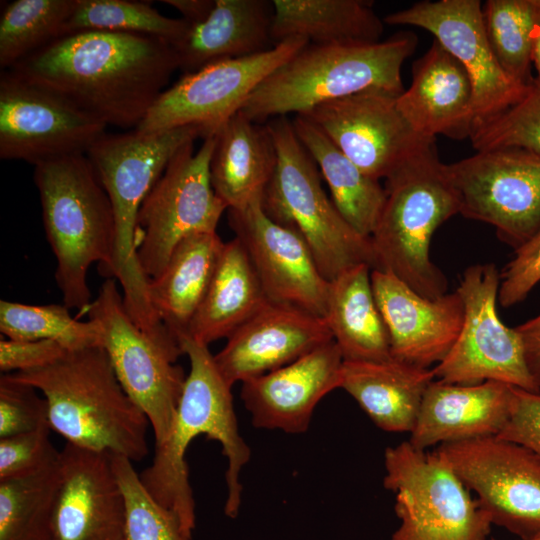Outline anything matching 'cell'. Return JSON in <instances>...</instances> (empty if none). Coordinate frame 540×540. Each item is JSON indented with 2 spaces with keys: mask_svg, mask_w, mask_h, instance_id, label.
I'll use <instances>...</instances> for the list:
<instances>
[{
  "mask_svg": "<svg viewBox=\"0 0 540 540\" xmlns=\"http://www.w3.org/2000/svg\"><path fill=\"white\" fill-rule=\"evenodd\" d=\"M8 70L106 126L135 129L179 67L172 45L163 39L80 31L59 37Z\"/></svg>",
  "mask_w": 540,
  "mask_h": 540,
  "instance_id": "obj_1",
  "label": "cell"
},
{
  "mask_svg": "<svg viewBox=\"0 0 540 540\" xmlns=\"http://www.w3.org/2000/svg\"><path fill=\"white\" fill-rule=\"evenodd\" d=\"M190 370L167 439L155 447L151 464L139 477L146 490L172 511L191 536L195 528V501L185 460L193 438L216 440L227 459V496L224 513L235 518L241 505L240 473L250 459V448L241 436L231 386L224 380L208 346L184 335L178 339Z\"/></svg>",
  "mask_w": 540,
  "mask_h": 540,
  "instance_id": "obj_2",
  "label": "cell"
},
{
  "mask_svg": "<svg viewBox=\"0 0 540 540\" xmlns=\"http://www.w3.org/2000/svg\"><path fill=\"white\" fill-rule=\"evenodd\" d=\"M205 136L206 130L199 125L151 133L136 129L106 132L86 153L114 214L115 244L108 278L121 285L123 303L133 322L161 348L171 344L172 336L149 299L150 279L137 256V218L142 203L173 156L184 145Z\"/></svg>",
  "mask_w": 540,
  "mask_h": 540,
  "instance_id": "obj_3",
  "label": "cell"
},
{
  "mask_svg": "<svg viewBox=\"0 0 540 540\" xmlns=\"http://www.w3.org/2000/svg\"><path fill=\"white\" fill-rule=\"evenodd\" d=\"M9 375L42 393L50 428L67 443L132 462L147 456L149 421L123 390L103 346L67 351L46 366Z\"/></svg>",
  "mask_w": 540,
  "mask_h": 540,
  "instance_id": "obj_4",
  "label": "cell"
},
{
  "mask_svg": "<svg viewBox=\"0 0 540 540\" xmlns=\"http://www.w3.org/2000/svg\"><path fill=\"white\" fill-rule=\"evenodd\" d=\"M416 46L411 32L372 44L308 43L254 89L240 112L264 124L370 89L401 95L402 65Z\"/></svg>",
  "mask_w": 540,
  "mask_h": 540,
  "instance_id": "obj_5",
  "label": "cell"
},
{
  "mask_svg": "<svg viewBox=\"0 0 540 540\" xmlns=\"http://www.w3.org/2000/svg\"><path fill=\"white\" fill-rule=\"evenodd\" d=\"M33 179L63 304L84 312L92 302L90 266L98 263L106 278L112 266L115 221L109 196L86 154L40 163L34 166Z\"/></svg>",
  "mask_w": 540,
  "mask_h": 540,
  "instance_id": "obj_6",
  "label": "cell"
},
{
  "mask_svg": "<svg viewBox=\"0 0 540 540\" xmlns=\"http://www.w3.org/2000/svg\"><path fill=\"white\" fill-rule=\"evenodd\" d=\"M435 144L385 179L386 200L370 237L375 267L395 275L418 294L435 299L448 293V281L430 258L436 229L459 214Z\"/></svg>",
  "mask_w": 540,
  "mask_h": 540,
  "instance_id": "obj_7",
  "label": "cell"
},
{
  "mask_svg": "<svg viewBox=\"0 0 540 540\" xmlns=\"http://www.w3.org/2000/svg\"><path fill=\"white\" fill-rule=\"evenodd\" d=\"M265 124L277 153V165L261 201L265 213L305 240L328 281L360 264L374 269L370 239L343 219L325 193L320 171L299 140L292 120L280 116Z\"/></svg>",
  "mask_w": 540,
  "mask_h": 540,
  "instance_id": "obj_8",
  "label": "cell"
},
{
  "mask_svg": "<svg viewBox=\"0 0 540 540\" xmlns=\"http://www.w3.org/2000/svg\"><path fill=\"white\" fill-rule=\"evenodd\" d=\"M384 466L400 520L391 540H487L490 517L438 452L405 441L385 450Z\"/></svg>",
  "mask_w": 540,
  "mask_h": 540,
  "instance_id": "obj_9",
  "label": "cell"
},
{
  "mask_svg": "<svg viewBox=\"0 0 540 540\" xmlns=\"http://www.w3.org/2000/svg\"><path fill=\"white\" fill-rule=\"evenodd\" d=\"M215 134L184 145L170 160L162 176L141 205L137 218V256L149 278L157 277L177 245L193 234L216 232L228 209L215 194L210 160Z\"/></svg>",
  "mask_w": 540,
  "mask_h": 540,
  "instance_id": "obj_10",
  "label": "cell"
},
{
  "mask_svg": "<svg viewBox=\"0 0 540 540\" xmlns=\"http://www.w3.org/2000/svg\"><path fill=\"white\" fill-rule=\"evenodd\" d=\"M500 281L493 263L475 264L463 272L457 288L464 304L462 328L449 353L433 367L435 378L454 384L497 381L538 392L519 334L498 315Z\"/></svg>",
  "mask_w": 540,
  "mask_h": 540,
  "instance_id": "obj_11",
  "label": "cell"
},
{
  "mask_svg": "<svg viewBox=\"0 0 540 540\" xmlns=\"http://www.w3.org/2000/svg\"><path fill=\"white\" fill-rule=\"evenodd\" d=\"M444 173L459 214L492 225L514 250L540 229V157L520 148L477 151Z\"/></svg>",
  "mask_w": 540,
  "mask_h": 540,
  "instance_id": "obj_12",
  "label": "cell"
},
{
  "mask_svg": "<svg viewBox=\"0 0 540 540\" xmlns=\"http://www.w3.org/2000/svg\"><path fill=\"white\" fill-rule=\"evenodd\" d=\"M117 283L107 278L86 312L101 326L103 347L117 379L147 417L157 447L169 435L186 376L130 318Z\"/></svg>",
  "mask_w": 540,
  "mask_h": 540,
  "instance_id": "obj_13",
  "label": "cell"
},
{
  "mask_svg": "<svg viewBox=\"0 0 540 540\" xmlns=\"http://www.w3.org/2000/svg\"><path fill=\"white\" fill-rule=\"evenodd\" d=\"M452 467L492 524L521 540L540 536V456L497 436L435 449Z\"/></svg>",
  "mask_w": 540,
  "mask_h": 540,
  "instance_id": "obj_14",
  "label": "cell"
},
{
  "mask_svg": "<svg viewBox=\"0 0 540 540\" xmlns=\"http://www.w3.org/2000/svg\"><path fill=\"white\" fill-rule=\"evenodd\" d=\"M307 44L304 38H288L265 52L183 74L159 96L135 129L151 133L199 125L206 136L215 134L269 74Z\"/></svg>",
  "mask_w": 540,
  "mask_h": 540,
  "instance_id": "obj_15",
  "label": "cell"
},
{
  "mask_svg": "<svg viewBox=\"0 0 540 540\" xmlns=\"http://www.w3.org/2000/svg\"><path fill=\"white\" fill-rule=\"evenodd\" d=\"M107 126L12 70L0 73V158L34 166L86 154Z\"/></svg>",
  "mask_w": 540,
  "mask_h": 540,
  "instance_id": "obj_16",
  "label": "cell"
},
{
  "mask_svg": "<svg viewBox=\"0 0 540 540\" xmlns=\"http://www.w3.org/2000/svg\"><path fill=\"white\" fill-rule=\"evenodd\" d=\"M400 95L370 89L301 114L317 125L365 174L386 179L435 144L416 133L397 106Z\"/></svg>",
  "mask_w": 540,
  "mask_h": 540,
  "instance_id": "obj_17",
  "label": "cell"
},
{
  "mask_svg": "<svg viewBox=\"0 0 540 540\" xmlns=\"http://www.w3.org/2000/svg\"><path fill=\"white\" fill-rule=\"evenodd\" d=\"M383 21L427 30L461 63L473 86L474 127L517 103L531 86L514 82L501 69L478 0L421 1L388 14Z\"/></svg>",
  "mask_w": 540,
  "mask_h": 540,
  "instance_id": "obj_18",
  "label": "cell"
},
{
  "mask_svg": "<svg viewBox=\"0 0 540 540\" xmlns=\"http://www.w3.org/2000/svg\"><path fill=\"white\" fill-rule=\"evenodd\" d=\"M261 201L227 211L228 224L243 244L268 300L324 317L329 281L305 240L273 221Z\"/></svg>",
  "mask_w": 540,
  "mask_h": 540,
  "instance_id": "obj_19",
  "label": "cell"
},
{
  "mask_svg": "<svg viewBox=\"0 0 540 540\" xmlns=\"http://www.w3.org/2000/svg\"><path fill=\"white\" fill-rule=\"evenodd\" d=\"M124 496L111 454L66 443L49 540H123Z\"/></svg>",
  "mask_w": 540,
  "mask_h": 540,
  "instance_id": "obj_20",
  "label": "cell"
},
{
  "mask_svg": "<svg viewBox=\"0 0 540 540\" xmlns=\"http://www.w3.org/2000/svg\"><path fill=\"white\" fill-rule=\"evenodd\" d=\"M371 284L388 333L391 357L424 368L440 363L463 324L464 304L457 290L429 299L379 269H372Z\"/></svg>",
  "mask_w": 540,
  "mask_h": 540,
  "instance_id": "obj_21",
  "label": "cell"
},
{
  "mask_svg": "<svg viewBox=\"0 0 540 540\" xmlns=\"http://www.w3.org/2000/svg\"><path fill=\"white\" fill-rule=\"evenodd\" d=\"M332 340L324 317L269 302L230 335L213 358L232 387L283 367Z\"/></svg>",
  "mask_w": 540,
  "mask_h": 540,
  "instance_id": "obj_22",
  "label": "cell"
},
{
  "mask_svg": "<svg viewBox=\"0 0 540 540\" xmlns=\"http://www.w3.org/2000/svg\"><path fill=\"white\" fill-rule=\"evenodd\" d=\"M343 356L334 340L295 361L242 383L241 400L257 428L299 434L315 407L340 388Z\"/></svg>",
  "mask_w": 540,
  "mask_h": 540,
  "instance_id": "obj_23",
  "label": "cell"
},
{
  "mask_svg": "<svg viewBox=\"0 0 540 540\" xmlns=\"http://www.w3.org/2000/svg\"><path fill=\"white\" fill-rule=\"evenodd\" d=\"M513 387L497 381L454 384L434 380L424 394L408 441L426 450L497 436L511 413Z\"/></svg>",
  "mask_w": 540,
  "mask_h": 540,
  "instance_id": "obj_24",
  "label": "cell"
},
{
  "mask_svg": "<svg viewBox=\"0 0 540 540\" xmlns=\"http://www.w3.org/2000/svg\"><path fill=\"white\" fill-rule=\"evenodd\" d=\"M403 117L419 135L470 138L474 127L473 86L461 63L437 40L412 66V81L397 98Z\"/></svg>",
  "mask_w": 540,
  "mask_h": 540,
  "instance_id": "obj_25",
  "label": "cell"
},
{
  "mask_svg": "<svg viewBox=\"0 0 540 540\" xmlns=\"http://www.w3.org/2000/svg\"><path fill=\"white\" fill-rule=\"evenodd\" d=\"M272 1L215 0L202 21L190 24L172 44L184 74L223 60L265 52L275 44L271 37Z\"/></svg>",
  "mask_w": 540,
  "mask_h": 540,
  "instance_id": "obj_26",
  "label": "cell"
},
{
  "mask_svg": "<svg viewBox=\"0 0 540 540\" xmlns=\"http://www.w3.org/2000/svg\"><path fill=\"white\" fill-rule=\"evenodd\" d=\"M434 380L433 368L391 357L381 361H344L340 388L380 429L411 433L424 394Z\"/></svg>",
  "mask_w": 540,
  "mask_h": 540,
  "instance_id": "obj_27",
  "label": "cell"
},
{
  "mask_svg": "<svg viewBox=\"0 0 540 540\" xmlns=\"http://www.w3.org/2000/svg\"><path fill=\"white\" fill-rule=\"evenodd\" d=\"M215 136L210 160L215 194L228 209H243L262 200L277 165L276 148L266 124L238 111Z\"/></svg>",
  "mask_w": 540,
  "mask_h": 540,
  "instance_id": "obj_28",
  "label": "cell"
},
{
  "mask_svg": "<svg viewBox=\"0 0 540 540\" xmlns=\"http://www.w3.org/2000/svg\"><path fill=\"white\" fill-rule=\"evenodd\" d=\"M269 302L243 244L234 237L224 243L185 335L207 346L227 339Z\"/></svg>",
  "mask_w": 540,
  "mask_h": 540,
  "instance_id": "obj_29",
  "label": "cell"
},
{
  "mask_svg": "<svg viewBox=\"0 0 540 540\" xmlns=\"http://www.w3.org/2000/svg\"><path fill=\"white\" fill-rule=\"evenodd\" d=\"M224 243L216 232L188 236L174 249L163 271L150 279L148 292L152 308L177 340L187 333Z\"/></svg>",
  "mask_w": 540,
  "mask_h": 540,
  "instance_id": "obj_30",
  "label": "cell"
},
{
  "mask_svg": "<svg viewBox=\"0 0 540 540\" xmlns=\"http://www.w3.org/2000/svg\"><path fill=\"white\" fill-rule=\"evenodd\" d=\"M372 268L360 264L329 281L325 320L344 361L391 358L388 333L371 284Z\"/></svg>",
  "mask_w": 540,
  "mask_h": 540,
  "instance_id": "obj_31",
  "label": "cell"
},
{
  "mask_svg": "<svg viewBox=\"0 0 540 540\" xmlns=\"http://www.w3.org/2000/svg\"><path fill=\"white\" fill-rule=\"evenodd\" d=\"M271 37L274 44L304 38L310 44L380 42L384 21L366 0H274Z\"/></svg>",
  "mask_w": 540,
  "mask_h": 540,
  "instance_id": "obj_32",
  "label": "cell"
},
{
  "mask_svg": "<svg viewBox=\"0 0 540 540\" xmlns=\"http://www.w3.org/2000/svg\"><path fill=\"white\" fill-rule=\"evenodd\" d=\"M292 123L326 181L340 215L357 233L370 239L385 204L384 187L357 167L307 117L295 115Z\"/></svg>",
  "mask_w": 540,
  "mask_h": 540,
  "instance_id": "obj_33",
  "label": "cell"
},
{
  "mask_svg": "<svg viewBox=\"0 0 540 540\" xmlns=\"http://www.w3.org/2000/svg\"><path fill=\"white\" fill-rule=\"evenodd\" d=\"M59 459L30 474L0 479V540H49Z\"/></svg>",
  "mask_w": 540,
  "mask_h": 540,
  "instance_id": "obj_34",
  "label": "cell"
},
{
  "mask_svg": "<svg viewBox=\"0 0 540 540\" xmlns=\"http://www.w3.org/2000/svg\"><path fill=\"white\" fill-rule=\"evenodd\" d=\"M77 0H15L0 17V67L18 62L65 35Z\"/></svg>",
  "mask_w": 540,
  "mask_h": 540,
  "instance_id": "obj_35",
  "label": "cell"
},
{
  "mask_svg": "<svg viewBox=\"0 0 540 540\" xmlns=\"http://www.w3.org/2000/svg\"><path fill=\"white\" fill-rule=\"evenodd\" d=\"M487 37L504 73L530 86L533 39L540 16L539 0H489L483 7Z\"/></svg>",
  "mask_w": 540,
  "mask_h": 540,
  "instance_id": "obj_36",
  "label": "cell"
},
{
  "mask_svg": "<svg viewBox=\"0 0 540 540\" xmlns=\"http://www.w3.org/2000/svg\"><path fill=\"white\" fill-rule=\"evenodd\" d=\"M0 331L8 339L52 340L66 351L103 346V330L98 322L79 321L64 304L31 305L1 300Z\"/></svg>",
  "mask_w": 540,
  "mask_h": 540,
  "instance_id": "obj_37",
  "label": "cell"
},
{
  "mask_svg": "<svg viewBox=\"0 0 540 540\" xmlns=\"http://www.w3.org/2000/svg\"><path fill=\"white\" fill-rule=\"evenodd\" d=\"M183 18L162 15L151 4L134 0H77L65 35L80 31H110L163 39L171 45L186 32Z\"/></svg>",
  "mask_w": 540,
  "mask_h": 540,
  "instance_id": "obj_38",
  "label": "cell"
},
{
  "mask_svg": "<svg viewBox=\"0 0 540 540\" xmlns=\"http://www.w3.org/2000/svg\"><path fill=\"white\" fill-rule=\"evenodd\" d=\"M125 501L123 540H190L178 517L146 490L133 462L111 454Z\"/></svg>",
  "mask_w": 540,
  "mask_h": 540,
  "instance_id": "obj_39",
  "label": "cell"
},
{
  "mask_svg": "<svg viewBox=\"0 0 540 540\" xmlns=\"http://www.w3.org/2000/svg\"><path fill=\"white\" fill-rule=\"evenodd\" d=\"M469 139L476 151L520 148L540 157V85L536 80L517 103L474 127Z\"/></svg>",
  "mask_w": 540,
  "mask_h": 540,
  "instance_id": "obj_40",
  "label": "cell"
},
{
  "mask_svg": "<svg viewBox=\"0 0 540 540\" xmlns=\"http://www.w3.org/2000/svg\"><path fill=\"white\" fill-rule=\"evenodd\" d=\"M45 426L48 404L32 385L9 374L0 377V438L31 432Z\"/></svg>",
  "mask_w": 540,
  "mask_h": 540,
  "instance_id": "obj_41",
  "label": "cell"
},
{
  "mask_svg": "<svg viewBox=\"0 0 540 540\" xmlns=\"http://www.w3.org/2000/svg\"><path fill=\"white\" fill-rule=\"evenodd\" d=\"M50 426L0 438V479L18 477L55 463L60 457L50 442Z\"/></svg>",
  "mask_w": 540,
  "mask_h": 540,
  "instance_id": "obj_42",
  "label": "cell"
},
{
  "mask_svg": "<svg viewBox=\"0 0 540 540\" xmlns=\"http://www.w3.org/2000/svg\"><path fill=\"white\" fill-rule=\"evenodd\" d=\"M540 282V229L515 250L512 260L501 274L498 301L503 307L526 299Z\"/></svg>",
  "mask_w": 540,
  "mask_h": 540,
  "instance_id": "obj_43",
  "label": "cell"
},
{
  "mask_svg": "<svg viewBox=\"0 0 540 540\" xmlns=\"http://www.w3.org/2000/svg\"><path fill=\"white\" fill-rule=\"evenodd\" d=\"M497 437L521 444L540 456V391L513 387L511 413Z\"/></svg>",
  "mask_w": 540,
  "mask_h": 540,
  "instance_id": "obj_44",
  "label": "cell"
},
{
  "mask_svg": "<svg viewBox=\"0 0 540 540\" xmlns=\"http://www.w3.org/2000/svg\"><path fill=\"white\" fill-rule=\"evenodd\" d=\"M67 351L52 340L0 341V370L2 374L28 371L46 366Z\"/></svg>",
  "mask_w": 540,
  "mask_h": 540,
  "instance_id": "obj_45",
  "label": "cell"
},
{
  "mask_svg": "<svg viewBox=\"0 0 540 540\" xmlns=\"http://www.w3.org/2000/svg\"><path fill=\"white\" fill-rule=\"evenodd\" d=\"M519 334L529 371L540 388V314L515 327Z\"/></svg>",
  "mask_w": 540,
  "mask_h": 540,
  "instance_id": "obj_46",
  "label": "cell"
},
{
  "mask_svg": "<svg viewBox=\"0 0 540 540\" xmlns=\"http://www.w3.org/2000/svg\"><path fill=\"white\" fill-rule=\"evenodd\" d=\"M163 3L175 8L188 23L204 20L215 6V0H164Z\"/></svg>",
  "mask_w": 540,
  "mask_h": 540,
  "instance_id": "obj_47",
  "label": "cell"
},
{
  "mask_svg": "<svg viewBox=\"0 0 540 540\" xmlns=\"http://www.w3.org/2000/svg\"><path fill=\"white\" fill-rule=\"evenodd\" d=\"M532 63L537 71V77L535 80L540 85V16L536 25L533 39Z\"/></svg>",
  "mask_w": 540,
  "mask_h": 540,
  "instance_id": "obj_48",
  "label": "cell"
},
{
  "mask_svg": "<svg viewBox=\"0 0 540 540\" xmlns=\"http://www.w3.org/2000/svg\"><path fill=\"white\" fill-rule=\"evenodd\" d=\"M494 540V539H493ZM529 540H540V536H537L535 538L529 539Z\"/></svg>",
  "mask_w": 540,
  "mask_h": 540,
  "instance_id": "obj_49",
  "label": "cell"
},
{
  "mask_svg": "<svg viewBox=\"0 0 540 540\" xmlns=\"http://www.w3.org/2000/svg\"><path fill=\"white\" fill-rule=\"evenodd\" d=\"M539 4H540V0H539Z\"/></svg>",
  "mask_w": 540,
  "mask_h": 540,
  "instance_id": "obj_50",
  "label": "cell"
}]
</instances>
